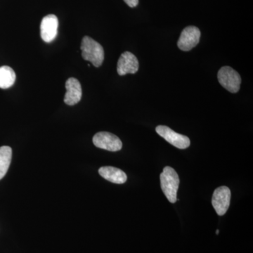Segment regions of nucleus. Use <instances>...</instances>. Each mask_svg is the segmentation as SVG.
I'll list each match as a JSON object with an SVG mask.
<instances>
[{
  "label": "nucleus",
  "instance_id": "nucleus-5",
  "mask_svg": "<svg viewBox=\"0 0 253 253\" xmlns=\"http://www.w3.org/2000/svg\"><path fill=\"white\" fill-rule=\"evenodd\" d=\"M156 132L168 142L175 146L177 149H185L189 147L191 142L189 137L183 134H178L167 126H159L156 127Z\"/></svg>",
  "mask_w": 253,
  "mask_h": 253
},
{
  "label": "nucleus",
  "instance_id": "nucleus-14",
  "mask_svg": "<svg viewBox=\"0 0 253 253\" xmlns=\"http://www.w3.org/2000/svg\"><path fill=\"white\" fill-rule=\"evenodd\" d=\"M124 1L128 6L131 8L135 7L139 4V0H124Z\"/></svg>",
  "mask_w": 253,
  "mask_h": 253
},
{
  "label": "nucleus",
  "instance_id": "nucleus-11",
  "mask_svg": "<svg viewBox=\"0 0 253 253\" xmlns=\"http://www.w3.org/2000/svg\"><path fill=\"white\" fill-rule=\"evenodd\" d=\"M100 175L106 180L114 183V184H122L126 182L127 176L126 173L118 168L106 166L99 169Z\"/></svg>",
  "mask_w": 253,
  "mask_h": 253
},
{
  "label": "nucleus",
  "instance_id": "nucleus-8",
  "mask_svg": "<svg viewBox=\"0 0 253 253\" xmlns=\"http://www.w3.org/2000/svg\"><path fill=\"white\" fill-rule=\"evenodd\" d=\"M59 20L54 14L43 18L41 24V36L45 42H51L57 36Z\"/></svg>",
  "mask_w": 253,
  "mask_h": 253
},
{
  "label": "nucleus",
  "instance_id": "nucleus-13",
  "mask_svg": "<svg viewBox=\"0 0 253 253\" xmlns=\"http://www.w3.org/2000/svg\"><path fill=\"white\" fill-rule=\"evenodd\" d=\"M16 81V73L14 70L7 66L0 67V88L8 89L14 85Z\"/></svg>",
  "mask_w": 253,
  "mask_h": 253
},
{
  "label": "nucleus",
  "instance_id": "nucleus-9",
  "mask_svg": "<svg viewBox=\"0 0 253 253\" xmlns=\"http://www.w3.org/2000/svg\"><path fill=\"white\" fill-rule=\"evenodd\" d=\"M139 61L132 53L126 51L118 60L117 71L119 76H126L128 73L134 74L139 71Z\"/></svg>",
  "mask_w": 253,
  "mask_h": 253
},
{
  "label": "nucleus",
  "instance_id": "nucleus-2",
  "mask_svg": "<svg viewBox=\"0 0 253 253\" xmlns=\"http://www.w3.org/2000/svg\"><path fill=\"white\" fill-rule=\"evenodd\" d=\"M81 48L83 59L92 63L95 67L101 66L104 60V50L99 42L85 36L82 41Z\"/></svg>",
  "mask_w": 253,
  "mask_h": 253
},
{
  "label": "nucleus",
  "instance_id": "nucleus-7",
  "mask_svg": "<svg viewBox=\"0 0 253 253\" xmlns=\"http://www.w3.org/2000/svg\"><path fill=\"white\" fill-rule=\"evenodd\" d=\"M201 31L196 26H188L181 32L177 42L178 47L184 51H189L199 44Z\"/></svg>",
  "mask_w": 253,
  "mask_h": 253
},
{
  "label": "nucleus",
  "instance_id": "nucleus-6",
  "mask_svg": "<svg viewBox=\"0 0 253 253\" xmlns=\"http://www.w3.org/2000/svg\"><path fill=\"white\" fill-rule=\"evenodd\" d=\"M231 195L230 189L227 186H220L214 190L212 204L218 215H224L227 212L230 206Z\"/></svg>",
  "mask_w": 253,
  "mask_h": 253
},
{
  "label": "nucleus",
  "instance_id": "nucleus-10",
  "mask_svg": "<svg viewBox=\"0 0 253 253\" xmlns=\"http://www.w3.org/2000/svg\"><path fill=\"white\" fill-rule=\"evenodd\" d=\"M66 93L64 102L69 106L77 104L82 99V86L76 78H71L66 83Z\"/></svg>",
  "mask_w": 253,
  "mask_h": 253
},
{
  "label": "nucleus",
  "instance_id": "nucleus-3",
  "mask_svg": "<svg viewBox=\"0 0 253 253\" xmlns=\"http://www.w3.org/2000/svg\"><path fill=\"white\" fill-rule=\"evenodd\" d=\"M218 81L223 87L231 93L239 91L241 78L239 73L229 66H224L217 74Z\"/></svg>",
  "mask_w": 253,
  "mask_h": 253
},
{
  "label": "nucleus",
  "instance_id": "nucleus-12",
  "mask_svg": "<svg viewBox=\"0 0 253 253\" xmlns=\"http://www.w3.org/2000/svg\"><path fill=\"white\" fill-rule=\"evenodd\" d=\"M11 157H12V149L7 146H3L0 147V180L2 179L11 164Z\"/></svg>",
  "mask_w": 253,
  "mask_h": 253
},
{
  "label": "nucleus",
  "instance_id": "nucleus-4",
  "mask_svg": "<svg viewBox=\"0 0 253 253\" xmlns=\"http://www.w3.org/2000/svg\"><path fill=\"white\" fill-rule=\"evenodd\" d=\"M93 143L95 146L99 149L113 152L120 151L123 147L122 141L117 136L106 131L96 133L93 137Z\"/></svg>",
  "mask_w": 253,
  "mask_h": 253
},
{
  "label": "nucleus",
  "instance_id": "nucleus-1",
  "mask_svg": "<svg viewBox=\"0 0 253 253\" xmlns=\"http://www.w3.org/2000/svg\"><path fill=\"white\" fill-rule=\"evenodd\" d=\"M160 179L161 189L165 196L169 202L174 204L177 201L176 194L179 185V177L177 173L172 168L167 166L160 174Z\"/></svg>",
  "mask_w": 253,
  "mask_h": 253
}]
</instances>
